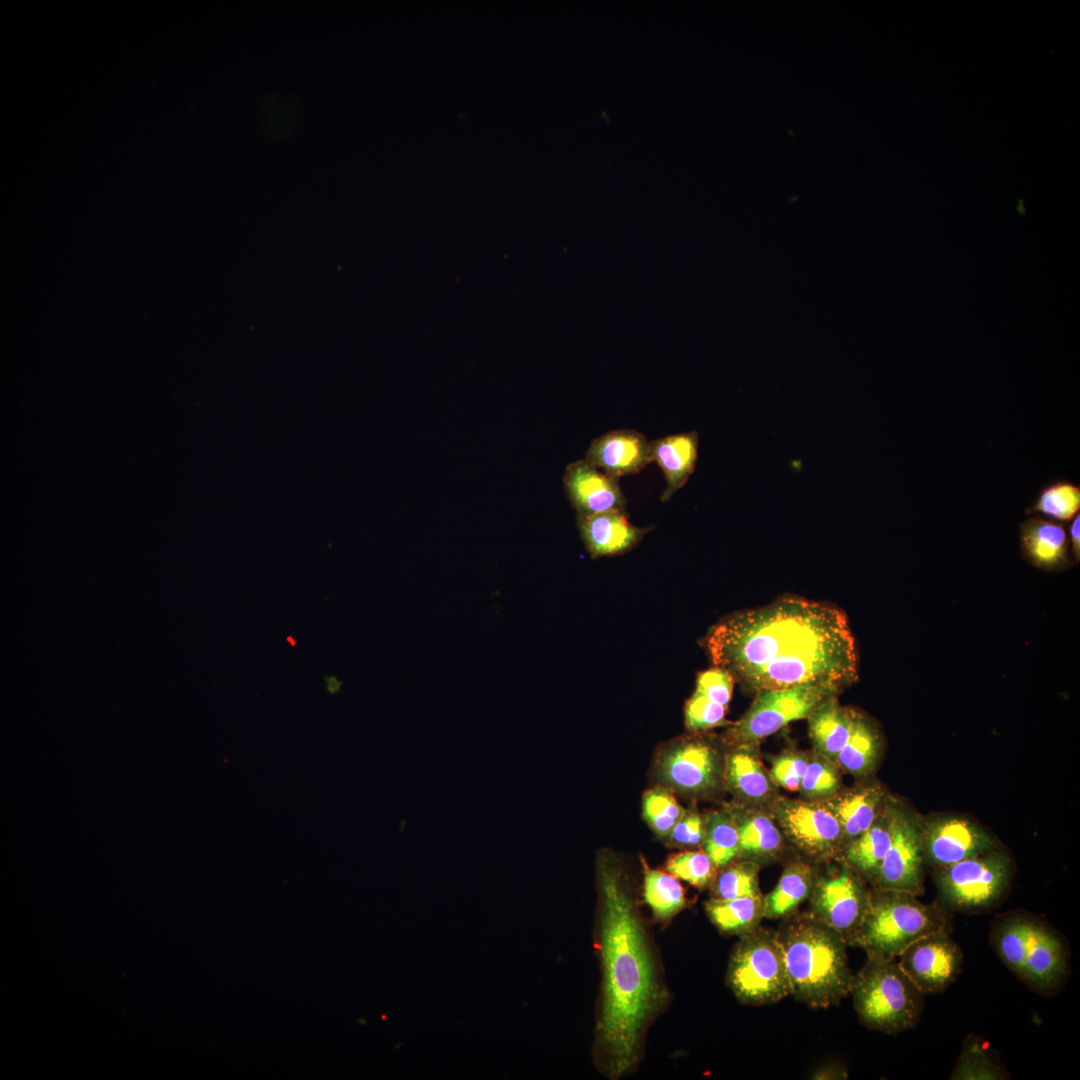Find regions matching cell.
Returning a JSON list of instances; mask_svg holds the SVG:
<instances>
[{"label": "cell", "mask_w": 1080, "mask_h": 1080, "mask_svg": "<svg viewBox=\"0 0 1080 1080\" xmlns=\"http://www.w3.org/2000/svg\"><path fill=\"white\" fill-rule=\"evenodd\" d=\"M705 646L714 666L756 692L795 686L840 691L857 679L846 615L802 598L732 614L712 626Z\"/></svg>", "instance_id": "1"}, {"label": "cell", "mask_w": 1080, "mask_h": 1080, "mask_svg": "<svg viewBox=\"0 0 1080 1080\" xmlns=\"http://www.w3.org/2000/svg\"><path fill=\"white\" fill-rule=\"evenodd\" d=\"M598 870L604 975L598 1031L608 1054L610 1075L616 1077L637 1059L642 1030L658 998V986L645 934L621 872L603 859Z\"/></svg>", "instance_id": "2"}, {"label": "cell", "mask_w": 1080, "mask_h": 1080, "mask_svg": "<svg viewBox=\"0 0 1080 1080\" xmlns=\"http://www.w3.org/2000/svg\"><path fill=\"white\" fill-rule=\"evenodd\" d=\"M791 995L812 1008L838 1005L849 995L853 974L847 942L808 911L789 915L777 930Z\"/></svg>", "instance_id": "3"}, {"label": "cell", "mask_w": 1080, "mask_h": 1080, "mask_svg": "<svg viewBox=\"0 0 1080 1080\" xmlns=\"http://www.w3.org/2000/svg\"><path fill=\"white\" fill-rule=\"evenodd\" d=\"M950 923L943 906L921 903L909 893L873 888L849 945L870 958L894 959L919 938L949 930Z\"/></svg>", "instance_id": "4"}, {"label": "cell", "mask_w": 1080, "mask_h": 1080, "mask_svg": "<svg viewBox=\"0 0 1080 1080\" xmlns=\"http://www.w3.org/2000/svg\"><path fill=\"white\" fill-rule=\"evenodd\" d=\"M849 994L859 1021L868 1029L889 1035L913 1028L924 1008V994L895 958L867 957L853 974Z\"/></svg>", "instance_id": "5"}, {"label": "cell", "mask_w": 1080, "mask_h": 1080, "mask_svg": "<svg viewBox=\"0 0 1080 1080\" xmlns=\"http://www.w3.org/2000/svg\"><path fill=\"white\" fill-rule=\"evenodd\" d=\"M728 983L744 1004H773L791 995L786 960L777 931L757 927L741 936L729 962Z\"/></svg>", "instance_id": "6"}, {"label": "cell", "mask_w": 1080, "mask_h": 1080, "mask_svg": "<svg viewBox=\"0 0 1080 1080\" xmlns=\"http://www.w3.org/2000/svg\"><path fill=\"white\" fill-rule=\"evenodd\" d=\"M1011 861L992 850L957 863L938 867L936 883L946 910L976 912L995 905L1011 876Z\"/></svg>", "instance_id": "7"}, {"label": "cell", "mask_w": 1080, "mask_h": 1080, "mask_svg": "<svg viewBox=\"0 0 1080 1080\" xmlns=\"http://www.w3.org/2000/svg\"><path fill=\"white\" fill-rule=\"evenodd\" d=\"M838 692L820 686L759 690L747 712L729 728L728 739L736 747L756 746L790 722L808 718L821 703Z\"/></svg>", "instance_id": "8"}, {"label": "cell", "mask_w": 1080, "mask_h": 1080, "mask_svg": "<svg viewBox=\"0 0 1080 1080\" xmlns=\"http://www.w3.org/2000/svg\"><path fill=\"white\" fill-rule=\"evenodd\" d=\"M768 809L784 837L809 859L839 858L844 848L842 829L822 802L777 797Z\"/></svg>", "instance_id": "9"}, {"label": "cell", "mask_w": 1080, "mask_h": 1080, "mask_svg": "<svg viewBox=\"0 0 1080 1080\" xmlns=\"http://www.w3.org/2000/svg\"><path fill=\"white\" fill-rule=\"evenodd\" d=\"M839 860V859H838ZM865 880L843 861L817 875L808 912L850 944L866 912Z\"/></svg>", "instance_id": "10"}, {"label": "cell", "mask_w": 1080, "mask_h": 1080, "mask_svg": "<svg viewBox=\"0 0 1080 1080\" xmlns=\"http://www.w3.org/2000/svg\"><path fill=\"white\" fill-rule=\"evenodd\" d=\"M889 805L891 843L872 885L873 888L917 896L924 890L921 830L905 810L892 801Z\"/></svg>", "instance_id": "11"}, {"label": "cell", "mask_w": 1080, "mask_h": 1080, "mask_svg": "<svg viewBox=\"0 0 1080 1080\" xmlns=\"http://www.w3.org/2000/svg\"><path fill=\"white\" fill-rule=\"evenodd\" d=\"M898 957L904 973L924 995L946 990L958 977L963 963L962 951L949 930L919 938Z\"/></svg>", "instance_id": "12"}, {"label": "cell", "mask_w": 1080, "mask_h": 1080, "mask_svg": "<svg viewBox=\"0 0 1080 1080\" xmlns=\"http://www.w3.org/2000/svg\"><path fill=\"white\" fill-rule=\"evenodd\" d=\"M924 859L948 866L994 850V840L976 824L957 817L929 821L921 830Z\"/></svg>", "instance_id": "13"}, {"label": "cell", "mask_w": 1080, "mask_h": 1080, "mask_svg": "<svg viewBox=\"0 0 1080 1080\" xmlns=\"http://www.w3.org/2000/svg\"><path fill=\"white\" fill-rule=\"evenodd\" d=\"M664 779L675 788L699 794L714 788L720 775V756L710 743L690 739L668 751L661 763Z\"/></svg>", "instance_id": "14"}, {"label": "cell", "mask_w": 1080, "mask_h": 1080, "mask_svg": "<svg viewBox=\"0 0 1080 1080\" xmlns=\"http://www.w3.org/2000/svg\"><path fill=\"white\" fill-rule=\"evenodd\" d=\"M563 485L577 514L591 515L609 510H624L626 498L619 480L585 458L566 466Z\"/></svg>", "instance_id": "15"}, {"label": "cell", "mask_w": 1080, "mask_h": 1080, "mask_svg": "<svg viewBox=\"0 0 1080 1080\" xmlns=\"http://www.w3.org/2000/svg\"><path fill=\"white\" fill-rule=\"evenodd\" d=\"M1067 956V949L1059 934L1035 920L1020 979L1040 994H1051L1067 975Z\"/></svg>", "instance_id": "16"}, {"label": "cell", "mask_w": 1080, "mask_h": 1080, "mask_svg": "<svg viewBox=\"0 0 1080 1080\" xmlns=\"http://www.w3.org/2000/svg\"><path fill=\"white\" fill-rule=\"evenodd\" d=\"M649 443L645 435L636 430H612L590 443L585 459L619 479L636 474L652 463Z\"/></svg>", "instance_id": "17"}, {"label": "cell", "mask_w": 1080, "mask_h": 1080, "mask_svg": "<svg viewBox=\"0 0 1080 1080\" xmlns=\"http://www.w3.org/2000/svg\"><path fill=\"white\" fill-rule=\"evenodd\" d=\"M577 525L586 549L594 558L615 556L635 547L649 528L630 523L624 510L577 514Z\"/></svg>", "instance_id": "18"}, {"label": "cell", "mask_w": 1080, "mask_h": 1080, "mask_svg": "<svg viewBox=\"0 0 1080 1080\" xmlns=\"http://www.w3.org/2000/svg\"><path fill=\"white\" fill-rule=\"evenodd\" d=\"M734 681L729 672L716 666L698 674L695 691L685 706L689 730H708L726 722Z\"/></svg>", "instance_id": "19"}, {"label": "cell", "mask_w": 1080, "mask_h": 1080, "mask_svg": "<svg viewBox=\"0 0 1080 1080\" xmlns=\"http://www.w3.org/2000/svg\"><path fill=\"white\" fill-rule=\"evenodd\" d=\"M754 747H736L727 757L725 778L730 790L746 806L768 808L778 797L777 785L760 761Z\"/></svg>", "instance_id": "20"}, {"label": "cell", "mask_w": 1080, "mask_h": 1080, "mask_svg": "<svg viewBox=\"0 0 1080 1080\" xmlns=\"http://www.w3.org/2000/svg\"><path fill=\"white\" fill-rule=\"evenodd\" d=\"M652 462L661 468L666 487L661 501L666 502L680 490L694 473L698 459L699 434L692 430L668 435L649 443Z\"/></svg>", "instance_id": "21"}, {"label": "cell", "mask_w": 1080, "mask_h": 1080, "mask_svg": "<svg viewBox=\"0 0 1080 1080\" xmlns=\"http://www.w3.org/2000/svg\"><path fill=\"white\" fill-rule=\"evenodd\" d=\"M822 803L837 818L845 847L873 824L886 801L882 789L872 784L841 789Z\"/></svg>", "instance_id": "22"}, {"label": "cell", "mask_w": 1080, "mask_h": 1080, "mask_svg": "<svg viewBox=\"0 0 1080 1080\" xmlns=\"http://www.w3.org/2000/svg\"><path fill=\"white\" fill-rule=\"evenodd\" d=\"M1020 545L1024 558L1038 568L1061 569L1069 562L1067 531L1052 519L1033 516L1023 521Z\"/></svg>", "instance_id": "23"}, {"label": "cell", "mask_w": 1080, "mask_h": 1080, "mask_svg": "<svg viewBox=\"0 0 1080 1080\" xmlns=\"http://www.w3.org/2000/svg\"><path fill=\"white\" fill-rule=\"evenodd\" d=\"M734 818L739 831L740 858L761 866L780 856L784 835L768 808L746 806Z\"/></svg>", "instance_id": "24"}, {"label": "cell", "mask_w": 1080, "mask_h": 1080, "mask_svg": "<svg viewBox=\"0 0 1080 1080\" xmlns=\"http://www.w3.org/2000/svg\"><path fill=\"white\" fill-rule=\"evenodd\" d=\"M891 837L890 805L886 801L873 824L849 842L838 859L872 884L889 849Z\"/></svg>", "instance_id": "25"}, {"label": "cell", "mask_w": 1080, "mask_h": 1080, "mask_svg": "<svg viewBox=\"0 0 1080 1080\" xmlns=\"http://www.w3.org/2000/svg\"><path fill=\"white\" fill-rule=\"evenodd\" d=\"M817 875L818 870L810 861L789 863L775 888L763 896L764 918L784 919L796 912L799 905L809 899Z\"/></svg>", "instance_id": "26"}, {"label": "cell", "mask_w": 1080, "mask_h": 1080, "mask_svg": "<svg viewBox=\"0 0 1080 1080\" xmlns=\"http://www.w3.org/2000/svg\"><path fill=\"white\" fill-rule=\"evenodd\" d=\"M853 710L842 707L836 695L826 699L808 717L814 752L835 761L850 735Z\"/></svg>", "instance_id": "27"}, {"label": "cell", "mask_w": 1080, "mask_h": 1080, "mask_svg": "<svg viewBox=\"0 0 1080 1080\" xmlns=\"http://www.w3.org/2000/svg\"><path fill=\"white\" fill-rule=\"evenodd\" d=\"M880 751V736L874 724L853 710L850 735L835 763L847 773L866 776L875 767Z\"/></svg>", "instance_id": "28"}, {"label": "cell", "mask_w": 1080, "mask_h": 1080, "mask_svg": "<svg viewBox=\"0 0 1080 1080\" xmlns=\"http://www.w3.org/2000/svg\"><path fill=\"white\" fill-rule=\"evenodd\" d=\"M1035 918L1022 914H1007L995 920L991 943L1003 963L1019 978L1030 945Z\"/></svg>", "instance_id": "29"}, {"label": "cell", "mask_w": 1080, "mask_h": 1080, "mask_svg": "<svg viewBox=\"0 0 1080 1080\" xmlns=\"http://www.w3.org/2000/svg\"><path fill=\"white\" fill-rule=\"evenodd\" d=\"M705 909L720 931L740 937L759 927L764 918L762 895L727 900L712 898L706 902Z\"/></svg>", "instance_id": "30"}, {"label": "cell", "mask_w": 1080, "mask_h": 1080, "mask_svg": "<svg viewBox=\"0 0 1080 1080\" xmlns=\"http://www.w3.org/2000/svg\"><path fill=\"white\" fill-rule=\"evenodd\" d=\"M1079 510L1080 486L1070 480L1059 479L1045 484L1025 512L1039 513L1057 521H1069Z\"/></svg>", "instance_id": "31"}, {"label": "cell", "mask_w": 1080, "mask_h": 1080, "mask_svg": "<svg viewBox=\"0 0 1080 1080\" xmlns=\"http://www.w3.org/2000/svg\"><path fill=\"white\" fill-rule=\"evenodd\" d=\"M703 844L704 852L716 868H722L739 857V831L734 815L712 813L705 825Z\"/></svg>", "instance_id": "32"}, {"label": "cell", "mask_w": 1080, "mask_h": 1080, "mask_svg": "<svg viewBox=\"0 0 1080 1080\" xmlns=\"http://www.w3.org/2000/svg\"><path fill=\"white\" fill-rule=\"evenodd\" d=\"M644 898L658 918H670L682 910L686 899L684 889L672 874L644 865Z\"/></svg>", "instance_id": "33"}, {"label": "cell", "mask_w": 1080, "mask_h": 1080, "mask_svg": "<svg viewBox=\"0 0 1080 1080\" xmlns=\"http://www.w3.org/2000/svg\"><path fill=\"white\" fill-rule=\"evenodd\" d=\"M842 789L840 768L816 752L808 756L799 791L803 800L822 802Z\"/></svg>", "instance_id": "34"}, {"label": "cell", "mask_w": 1080, "mask_h": 1080, "mask_svg": "<svg viewBox=\"0 0 1080 1080\" xmlns=\"http://www.w3.org/2000/svg\"><path fill=\"white\" fill-rule=\"evenodd\" d=\"M723 870L713 883L714 899H733L743 896L762 895L759 889L758 874L760 865L754 861L742 859L722 867Z\"/></svg>", "instance_id": "35"}, {"label": "cell", "mask_w": 1080, "mask_h": 1080, "mask_svg": "<svg viewBox=\"0 0 1080 1080\" xmlns=\"http://www.w3.org/2000/svg\"><path fill=\"white\" fill-rule=\"evenodd\" d=\"M1006 1076L1005 1070L983 1048L979 1040L969 1037L951 1075V1079L999 1080Z\"/></svg>", "instance_id": "36"}, {"label": "cell", "mask_w": 1080, "mask_h": 1080, "mask_svg": "<svg viewBox=\"0 0 1080 1080\" xmlns=\"http://www.w3.org/2000/svg\"><path fill=\"white\" fill-rule=\"evenodd\" d=\"M643 814L658 834L667 835L685 813L671 793L653 789L644 796Z\"/></svg>", "instance_id": "37"}, {"label": "cell", "mask_w": 1080, "mask_h": 1080, "mask_svg": "<svg viewBox=\"0 0 1080 1080\" xmlns=\"http://www.w3.org/2000/svg\"><path fill=\"white\" fill-rule=\"evenodd\" d=\"M716 867L704 851H685L673 854L667 861V870L676 878L703 888L715 876Z\"/></svg>", "instance_id": "38"}, {"label": "cell", "mask_w": 1080, "mask_h": 1080, "mask_svg": "<svg viewBox=\"0 0 1080 1080\" xmlns=\"http://www.w3.org/2000/svg\"><path fill=\"white\" fill-rule=\"evenodd\" d=\"M808 756L799 751L787 750L781 753L769 771L775 784L788 791H799Z\"/></svg>", "instance_id": "39"}, {"label": "cell", "mask_w": 1080, "mask_h": 1080, "mask_svg": "<svg viewBox=\"0 0 1080 1080\" xmlns=\"http://www.w3.org/2000/svg\"><path fill=\"white\" fill-rule=\"evenodd\" d=\"M673 844L684 847H693L703 843L705 825L699 814L691 812L684 814L670 832Z\"/></svg>", "instance_id": "40"}, {"label": "cell", "mask_w": 1080, "mask_h": 1080, "mask_svg": "<svg viewBox=\"0 0 1080 1080\" xmlns=\"http://www.w3.org/2000/svg\"><path fill=\"white\" fill-rule=\"evenodd\" d=\"M1071 550L1073 559L1076 562L1080 560V515L1079 513L1072 519L1069 527Z\"/></svg>", "instance_id": "41"}, {"label": "cell", "mask_w": 1080, "mask_h": 1080, "mask_svg": "<svg viewBox=\"0 0 1080 1080\" xmlns=\"http://www.w3.org/2000/svg\"><path fill=\"white\" fill-rule=\"evenodd\" d=\"M343 682L334 675L324 676V685L327 693L336 695L340 692Z\"/></svg>", "instance_id": "42"}]
</instances>
